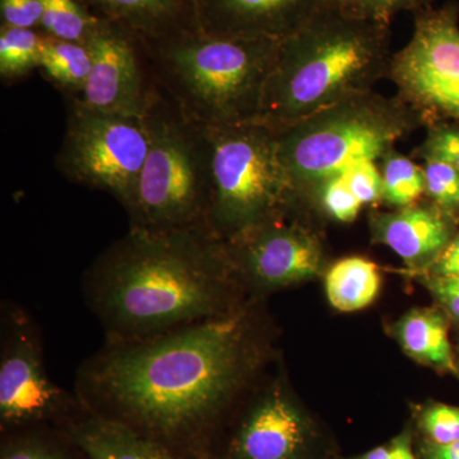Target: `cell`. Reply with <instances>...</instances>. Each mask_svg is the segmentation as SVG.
<instances>
[{"instance_id": "1", "label": "cell", "mask_w": 459, "mask_h": 459, "mask_svg": "<svg viewBox=\"0 0 459 459\" xmlns=\"http://www.w3.org/2000/svg\"><path fill=\"white\" fill-rule=\"evenodd\" d=\"M270 355L255 301L192 325L105 340L75 374L84 409L183 459L219 452L230 418Z\"/></svg>"}, {"instance_id": "2", "label": "cell", "mask_w": 459, "mask_h": 459, "mask_svg": "<svg viewBox=\"0 0 459 459\" xmlns=\"http://www.w3.org/2000/svg\"><path fill=\"white\" fill-rule=\"evenodd\" d=\"M225 240L210 228L128 232L82 277L105 340L129 341L213 318L246 303Z\"/></svg>"}, {"instance_id": "3", "label": "cell", "mask_w": 459, "mask_h": 459, "mask_svg": "<svg viewBox=\"0 0 459 459\" xmlns=\"http://www.w3.org/2000/svg\"><path fill=\"white\" fill-rule=\"evenodd\" d=\"M392 56L391 25L325 2L294 35L281 41L258 122L282 131L370 92L389 77Z\"/></svg>"}, {"instance_id": "4", "label": "cell", "mask_w": 459, "mask_h": 459, "mask_svg": "<svg viewBox=\"0 0 459 459\" xmlns=\"http://www.w3.org/2000/svg\"><path fill=\"white\" fill-rule=\"evenodd\" d=\"M142 47L157 87L181 113L201 126H234L258 122L281 41L195 32Z\"/></svg>"}, {"instance_id": "5", "label": "cell", "mask_w": 459, "mask_h": 459, "mask_svg": "<svg viewBox=\"0 0 459 459\" xmlns=\"http://www.w3.org/2000/svg\"><path fill=\"white\" fill-rule=\"evenodd\" d=\"M421 126L419 114L398 96L370 91L276 132L295 208L328 178L356 162L379 161Z\"/></svg>"}, {"instance_id": "6", "label": "cell", "mask_w": 459, "mask_h": 459, "mask_svg": "<svg viewBox=\"0 0 459 459\" xmlns=\"http://www.w3.org/2000/svg\"><path fill=\"white\" fill-rule=\"evenodd\" d=\"M150 148L128 204L129 228H210L212 183L205 128L159 89L146 117Z\"/></svg>"}, {"instance_id": "7", "label": "cell", "mask_w": 459, "mask_h": 459, "mask_svg": "<svg viewBox=\"0 0 459 459\" xmlns=\"http://www.w3.org/2000/svg\"><path fill=\"white\" fill-rule=\"evenodd\" d=\"M204 126L212 183L208 225L217 237L228 241L295 210L276 131L259 122Z\"/></svg>"}, {"instance_id": "8", "label": "cell", "mask_w": 459, "mask_h": 459, "mask_svg": "<svg viewBox=\"0 0 459 459\" xmlns=\"http://www.w3.org/2000/svg\"><path fill=\"white\" fill-rule=\"evenodd\" d=\"M75 392L48 371L39 328L20 305H2L0 318V430L62 429L86 412Z\"/></svg>"}, {"instance_id": "9", "label": "cell", "mask_w": 459, "mask_h": 459, "mask_svg": "<svg viewBox=\"0 0 459 459\" xmlns=\"http://www.w3.org/2000/svg\"><path fill=\"white\" fill-rule=\"evenodd\" d=\"M150 148L146 120L101 113L69 101L56 168L75 184L128 204Z\"/></svg>"}, {"instance_id": "10", "label": "cell", "mask_w": 459, "mask_h": 459, "mask_svg": "<svg viewBox=\"0 0 459 459\" xmlns=\"http://www.w3.org/2000/svg\"><path fill=\"white\" fill-rule=\"evenodd\" d=\"M412 38L392 56L388 80L424 126L459 122V7L416 12Z\"/></svg>"}, {"instance_id": "11", "label": "cell", "mask_w": 459, "mask_h": 459, "mask_svg": "<svg viewBox=\"0 0 459 459\" xmlns=\"http://www.w3.org/2000/svg\"><path fill=\"white\" fill-rule=\"evenodd\" d=\"M299 211L274 217L225 241L241 285L280 289L316 279L325 267V247Z\"/></svg>"}, {"instance_id": "12", "label": "cell", "mask_w": 459, "mask_h": 459, "mask_svg": "<svg viewBox=\"0 0 459 459\" xmlns=\"http://www.w3.org/2000/svg\"><path fill=\"white\" fill-rule=\"evenodd\" d=\"M87 47L92 59L89 78L80 95L68 101L101 113L144 119L159 87L141 42L102 20Z\"/></svg>"}, {"instance_id": "13", "label": "cell", "mask_w": 459, "mask_h": 459, "mask_svg": "<svg viewBox=\"0 0 459 459\" xmlns=\"http://www.w3.org/2000/svg\"><path fill=\"white\" fill-rule=\"evenodd\" d=\"M316 440L312 420L276 383L238 416L217 455L225 459H314Z\"/></svg>"}, {"instance_id": "14", "label": "cell", "mask_w": 459, "mask_h": 459, "mask_svg": "<svg viewBox=\"0 0 459 459\" xmlns=\"http://www.w3.org/2000/svg\"><path fill=\"white\" fill-rule=\"evenodd\" d=\"M325 0H195L199 31L222 38L283 41Z\"/></svg>"}, {"instance_id": "15", "label": "cell", "mask_w": 459, "mask_h": 459, "mask_svg": "<svg viewBox=\"0 0 459 459\" xmlns=\"http://www.w3.org/2000/svg\"><path fill=\"white\" fill-rule=\"evenodd\" d=\"M455 221L437 205L413 204L394 212L374 213L370 226L376 243L391 247L407 267L425 270L455 237Z\"/></svg>"}, {"instance_id": "16", "label": "cell", "mask_w": 459, "mask_h": 459, "mask_svg": "<svg viewBox=\"0 0 459 459\" xmlns=\"http://www.w3.org/2000/svg\"><path fill=\"white\" fill-rule=\"evenodd\" d=\"M92 13L142 44L199 31L195 0H82Z\"/></svg>"}, {"instance_id": "17", "label": "cell", "mask_w": 459, "mask_h": 459, "mask_svg": "<svg viewBox=\"0 0 459 459\" xmlns=\"http://www.w3.org/2000/svg\"><path fill=\"white\" fill-rule=\"evenodd\" d=\"M59 430L89 459H183L131 428L90 411Z\"/></svg>"}, {"instance_id": "18", "label": "cell", "mask_w": 459, "mask_h": 459, "mask_svg": "<svg viewBox=\"0 0 459 459\" xmlns=\"http://www.w3.org/2000/svg\"><path fill=\"white\" fill-rule=\"evenodd\" d=\"M395 337L411 358L440 373L459 377L448 320L440 310H411L395 325Z\"/></svg>"}, {"instance_id": "19", "label": "cell", "mask_w": 459, "mask_h": 459, "mask_svg": "<svg viewBox=\"0 0 459 459\" xmlns=\"http://www.w3.org/2000/svg\"><path fill=\"white\" fill-rule=\"evenodd\" d=\"M382 286L376 263L362 256H349L334 263L325 273V294L340 312L352 313L369 307Z\"/></svg>"}, {"instance_id": "20", "label": "cell", "mask_w": 459, "mask_h": 459, "mask_svg": "<svg viewBox=\"0 0 459 459\" xmlns=\"http://www.w3.org/2000/svg\"><path fill=\"white\" fill-rule=\"evenodd\" d=\"M91 65L92 59L87 45L44 35L39 69L65 93L66 99L80 95L89 78Z\"/></svg>"}, {"instance_id": "21", "label": "cell", "mask_w": 459, "mask_h": 459, "mask_svg": "<svg viewBox=\"0 0 459 459\" xmlns=\"http://www.w3.org/2000/svg\"><path fill=\"white\" fill-rule=\"evenodd\" d=\"M59 429L30 428L2 434L0 459H83Z\"/></svg>"}, {"instance_id": "22", "label": "cell", "mask_w": 459, "mask_h": 459, "mask_svg": "<svg viewBox=\"0 0 459 459\" xmlns=\"http://www.w3.org/2000/svg\"><path fill=\"white\" fill-rule=\"evenodd\" d=\"M101 21L82 0H42L39 31L57 40L87 45Z\"/></svg>"}, {"instance_id": "23", "label": "cell", "mask_w": 459, "mask_h": 459, "mask_svg": "<svg viewBox=\"0 0 459 459\" xmlns=\"http://www.w3.org/2000/svg\"><path fill=\"white\" fill-rule=\"evenodd\" d=\"M383 179V201L398 208L418 204L425 195V172L394 148L377 161Z\"/></svg>"}, {"instance_id": "24", "label": "cell", "mask_w": 459, "mask_h": 459, "mask_svg": "<svg viewBox=\"0 0 459 459\" xmlns=\"http://www.w3.org/2000/svg\"><path fill=\"white\" fill-rule=\"evenodd\" d=\"M44 33L21 27H0V75L3 80L25 77L40 66Z\"/></svg>"}, {"instance_id": "25", "label": "cell", "mask_w": 459, "mask_h": 459, "mask_svg": "<svg viewBox=\"0 0 459 459\" xmlns=\"http://www.w3.org/2000/svg\"><path fill=\"white\" fill-rule=\"evenodd\" d=\"M313 205L331 219L338 222L349 223L355 221L364 205L353 195L343 172L328 178L320 183L305 199L299 210H312Z\"/></svg>"}, {"instance_id": "26", "label": "cell", "mask_w": 459, "mask_h": 459, "mask_svg": "<svg viewBox=\"0 0 459 459\" xmlns=\"http://www.w3.org/2000/svg\"><path fill=\"white\" fill-rule=\"evenodd\" d=\"M425 195L434 205L449 214L459 217V171L451 165L435 160H425Z\"/></svg>"}, {"instance_id": "27", "label": "cell", "mask_w": 459, "mask_h": 459, "mask_svg": "<svg viewBox=\"0 0 459 459\" xmlns=\"http://www.w3.org/2000/svg\"><path fill=\"white\" fill-rule=\"evenodd\" d=\"M418 425L425 443L444 446L459 442V406L439 402L427 404L420 410Z\"/></svg>"}, {"instance_id": "28", "label": "cell", "mask_w": 459, "mask_h": 459, "mask_svg": "<svg viewBox=\"0 0 459 459\" xmlns=\"http://www.w3.org/2000/svg\"><path fill=\"white\" fill-rule=\"evenodd\" d=\"M334 3L358 16L391 25L392 18L401 12L422 11L431 7L433 0H325Z\"/></svg>"}, {"instance_id": "29", "label": "cell", "mask_w": 459, "mask_h": 459, "mask_svg": "<svg viewBox=\"0 0 459 459\" xmlns=\"http://www.w3.org/2000/svg\"><path fill=\"white\" fill-rule=\"evenodd\" d=\"M413 156L424 160H435L451 165L459 171V129L444 123L428 126L424 143L413 151Z\"/></svg>"}, {"instance_id": "30", "label": "cell", "mask_w": 459, "mask_h": 459, "mask_svg": "<svg viewBox=\"0 0 459 459\" xmlns=\"http://www.w3.org/2000/svg\"><path fill=\"white\" fill-rule=\"evenodd\" d=\"M341 172L362 205H374L383 201V179L377 162H356Z\"/></svg>"}, {"instance_id": "31", "label": "cell", "mask_w": 459, "mask_h": 459, "mask_svg": "<svg viewBox=\"0 0 459 459\" xmlns=\"http://www.w3.org/2000/svg\"><path fill=\"white\" fill-rule=\"evenodd\" d=\"M2 26L39 30L42 0H0Z\"/></svg>"}, {"instance_id": "32", "label": "cell", "mask_w": 459, "mask_h": 459, "mask_svg": "<svg viewBox=\"0 0 459 459\" xmlns=\"http://www.w3.org/2000/svg\"><path fill=\"white\" fill-rule=\"evenodd\" d=\"M427 285L446 313L459 322V277L433 276Z\"/></svg>"}, {"instance_id": "33", "label": "cell", "mask_w": 459, "mask_h": 459, "mask_svg": "<svg viewBox=\"0 0 459 459\" xmlns=\"http://www.w3.org/2000/svg\"><path fill=\"white\" fill-rule=\"evenodd\" d=\"M356 459H418L412 446V433L406 429L391 442L377 446Z\"/></svg>"}, {"instance_id": "34", "label": "cell", "mask_w": 459, "mask_h": 459, "mask_svg": "<svg viewBox=\"0 0 459 459\" xmlns=\"http://www.w3.org/2000/svg\"><path fill=\"white\" fill-rule=\"evenodd\" d=\"M433 276L459 277V232L431 265Z\"/></svg>"}, {"instance_id": "35", "label": "cell", "mask_w": 459, "mask_h": 459, "mask_svg": "<svg viewBox=\"0 0 459 459\" xmlns=\"http://www.w3.org/2000/svg\"><path fill=\"white\" fill-rule=\"evenodd\" d=\"M422 459H459V442L444 444L425 443L420 448Z\"/></svg>"}, {"instance_id": "36", "label": "cell", "mask_w": 459, "mask_h": 459, "mask_svg": "<svg viewBox=\"0 0 459 459\" xmlns=\"http://www.w3.org/2000/svg\"><path fill=\"white\" fill-rule=\"evenodd\" d=\"M205 459H225V458H223L221 455H217V453H216V455H211V457H208Z\"/></svg>"}]
</instances>
